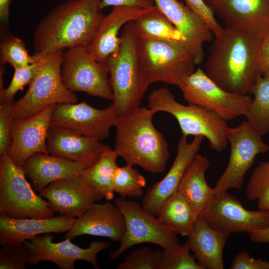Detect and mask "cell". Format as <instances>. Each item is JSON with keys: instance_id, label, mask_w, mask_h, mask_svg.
I'll use <instances>...</instances> for the list:
<instances>
[{"instance_id": "obj_44", "label": "cell", "mask_w": 269, "mask_h": 269, "mask_svg": "<svg viewBox=\"0 0 269 269\" xmlns=\"http://www.w3.org/2000/svg\"><path fill=\"white\" fill-rule=\"evenodd\" d=\"M12 0H0V31L8 30L10 6Z\"/></svg>"}, {"instance_id": "obj_42", "label": "cell", "mask_w": 269, "mask_h": 269, "mask_svg": "<svg viewBox=\"0 0 269 269\" xmlns=\"http://www.w3.org/2000/svg\"><path fill=\"white\" fill-rule=\"evenodd\" d=\"M258 64L260 75L269 72V32L260 42Z\"/></svg>"}, {"instance_id": "obj_25", "label": "cell", "mask_w": 269, "mask_h": 269, "mask_svg": "<svg viewBox=\"0 0 269 269\" xmlns=\"http://www.w3.org/2000/svg\"><path fill=\"white\" fill-rule=\"evenodd\" d=\"M229 235L212 228L203 217H198L186 243L203 269H223V249Z\"/></svg>"}, {"instance_id": "obj_43", "label": "cell", "mask_w": 269, "mask_h": 269, "mask_svg": "<svg viewBox=\"0 0 269 269\" xmlns=\"http://www.w3.org/2000/svg\"><path fill=\"white\" fill-rule=\"evenodd\" d=\"M102 8L113 6H132L145 7L154 5L153 0H101Z\"/></svg>"}, {"instance_id": "obj_21", "label": "cell", "mask_w": 269, "mask_h": 269, "mask_svg": "<svg viewBox=\"0 0 269 269\" xmlns=\"http://www.w3.org/2000/svg\"><path fill=\"white\" fill-rule=\"evenodd\" d=\"M46 146L48 154L76 162L87 168L98 160L108 145L50 124Z\"/></svg>"}, {"instance_id": "obj_35", "label": "cell", "mask_w": 269, "mask_h": 269, "mask_svg": "<svg viewBox=\"0 0 269 269\" xmlns=\"http://www.w3.org/2000/svg\"><path fill=\"white\" fill-rule=\"evenodd\" d=\"M190 251L186 242L163 249L157 269H203L191 256Z\"/></svg>"}, {"instance_id": "obj_20", "label": "cell", "mask_w": 269, "mask_h": 269, "mask_svg": "<svg viewBox=\"0 0 269 269\" xmlns=\"http://www.w3.org/2000/svg\"><path fill=\"white\" fill-rule=\"evenodd\" d=\"M154 5L186 38L185 44L196 64L202 62L205 42L214 34L205 21L178 0H153Z\"/></svg>"}, {"instance_id": "obj_45", "label": "cell", "mask_w": 269, "mask_h": 269, "mask_svg": "<svg viewBox=\"0 0 269 269\" xmlns=\"http://www.w3.org/2000/svg\"><path fill=\"white\" fill-rule=\"evenodd\" d=\"M250 239L255 243L269 244V226L249 233Z\"/></svg>"}, {"instance_id": "obj_37", "label": "cell", "mask_w": 269, "mask_h": 269, "mask_svg": "<svg viewBox=\"0 0 269 269\" xmlns=\"http://www.w3.org/2000/svg\"><path fill=\"white\" fill-rule=\"evenodd\" d=\"M161 251L142 248L131 252L117 269H157Z\"/></svg>"}, {"instance_id": "obj_41", "label": "cell", "mask_w": 269, "mask_h": 269, "mask_svg": "<svg viewBox=\"0 0 269 269\" xmlns=\"http://www.w3.org/2000/svg\"><path fill=\"white\" fill-rule=\"evenodd\" d=\"M231 269H269V261L261 259H255L248 253L241 251L238 253L232 262Z\"/></svg>"}, {"instance_id": "obj_34", "label": "cell", "mask_w": 269, "mask_h": 269, "mask_svg": "<svg viewBox=\"0 0 269 269\" xmlns=\"http://www.w3.org/2000/svg\"><path fill=\"white\" fill-rule=\"evenodd\" d=\"M246 197L249 201H257L259 209L269 210V161L260 162L253 171Z\"/></svg>"}, {"instance_id": "obj_5", "label": "cell", "mask_w": 269, "mask_h": 269, "mask_svg": "<svg viewBox=\"0 0 269 269\" xmlns=\"http://www.w3.org/2000/svg\"><path fill=\"white\" fill-rule=\"evenodd\" d=\"M148 107L155 113L164 112L177 121L182 135H201L208 139L210 146L218 152L223 151L228 141L225 135L227 122L214 112L199 105H184L176 101L167 87L153 90L148 97Z\"/></svg>"}, {"instance_id": "obj_10", "label": "cell", "mask_w": 269, "mask_h": 269, "mask_svg": "<svg viewBox=\"0 0 269 269\" xmlns=\"http://www.w3.org/2000/svg\"><path fill=\"white\" fill-rule=\"evenodd\" d=\"M225 135L230 145V155L225 170L213 188L215 194L241 188L256 156L269 150V145L263 141L262 135L247 121L235 128L227 127Z\"/></svg>"}, {"instance_id": "obj_16", "label": "cell", "mask_w": 269, "mask_h": 269, "mask_svg": "<svg viewBox=\"0 0 269 269\" xmlns=\"http://www.w3.org/2000/svg\"><path fill=\"white\" fill-rule=\"evenodd\" d=\"M226 25L242 30L258 41L269 32V0H204Z\"/></svg>"}, {"instance_id": "obj_27", "label": "cell", "mask_w": 269, "mask_h": 269, "mask_svg": "<svg viewBox=\"0 0 269 269\" xmlns=\"http://www.w3.org/2000/svg\"><path fill=\"white\" fill-rule=\"evenodd\" d=\"M209 165L208 158L198 153L184 173L177 190L197 217L206 214L215 196L213 188L208 185L205 179Z\"/></svg>"}, {"instance_id": "obj_15", "label": "cell", "mask_w": 269, "mask_h": 269, "mask_svg": "<svg viewBox=\"0 0 269 269\" xmlns=\"http://www.w3.org/2000/svg\"><path fill=\"white\" fill-rule=\"evenodd\" d=\"M203 217L212 228L229 234L239 232L249 233L269 226V210H248L227 191L215 194Z\"/></svg>"}, {"instance_id": "obj_36", "label": "cell", "mask_w": 269, "mask_h": 269, "mask_svg": "<svg viewBox=\"0 0 269 269\" xmlns=\"http://www.w3.org/2000/svg\"><path fill=\"white\" fill-rule=\"evenodd\" d=\"M42 58L35 63L14 69L12 80L6 88L3 87L2 82H0V103L14 101L15 94L31 82L39 68Z\"/></svg>"}, {"instance_id": "obj_32", "label": "cell", "mask_w": 269, "mask_h": 269, "mask_svg": "<svg viewBox=\"0 0 269 269\" xmlns=\"http://www.w3.org/2000/svg\"><path fill=\"white\" fill-rule=\"evenodd\" d=\"M0 68L6 63L13 69L28 65L39 61L44 55H30L21 38L8 31H0Z\"/></svg>"}, {"instance_id": "obj_17", "label": "cell", "mask_w": 269, "mask_h": 269, "mask_svg": "<svg viewBox=\"0 0 269 269\" xmlns=\"http://www.w3.org/2000/svg\"><path fill=\"white\" fill-rule=\"evenodd\" d=\"M56 105L49 106L30 117L13 120L7 153L17 166L22 167L25 160L35 153L48 154L46 140Z\"/></svg>"}, {"instance_id": "obj_23", "label": "cell", "mask_w": 269, "mask_h": 269, "mask_svg": "<svg viewBox=\"0 0 269 269\" xmlns=\"http://www.w3.org/2000/svg\"><path fill=\"white\" fill-rule=\"evenodd\" d=\"M146 7L121 5L114 6L111 11L101 21L94 37L86 48L97 61L105 62L112 54L118 51L120 38L119 32L128 22L135 20Z\"/></svg>"}, {"instance_id": "obj_11", "label": "cell", "mask_w": 269, "mask_h": 269, "mask_svg": "<svg viewBox=\"0 0 269 269\" xmlns=\"http://www.w3.org/2000/svg\"><path fill=\"white\" fill-rule=\"evenodd\" d=\"M61 76L65 87L75 92L113 100L109 74L105 62L96 60L82 47L64 50Z\"/></svg>"}, {"instance_id": "obj_12", "label": "cell", "mask_w": 269, "mask_h": 269, "mask_svg": "<svg viewBox=\"0 0 269 269\" xmlns=\"http://www.w3.org/2000/svg\"><path fill=\"white\" fill-rule=\"evenodd\" d=\"M189 104L203 107L225 121L245 116L252 98L228 92L217 85L198 67L178 86Z\"/></svg>"}, {"instance_id": "obj_22", "label": "cell", "mask_w": 269, "mask_h": 269, "mask_svg": "<svg viewBox=\"0 0 269 269\" xmlns=\"http://www.w3.org/2000/svg\"><path fill=\"white\" fill-rule=\"evenodd\" d=\"M125 230L124 215L115 204L109 202L103 204L94 203L76 219L64 237L71 240L80 235H89L121 242Z\"/></svg>"}, {"instance_id": "obj_2", "label": "cell", "mask_w": 269, "mask_h": 269, "mask_svg": "<svg viewBox=\"0 0 269 269\" xmlns=\"http://www.w3.org/2000/svg\"><path fill=\"white\" fill-rule=\"evenodd\" d=\"M101 0H65L53 7L36 26L34 54L82 47L92 41L104 16Z\"/></svg>"}, {"instance_id": "obj_38", "label": "cell", "mask_w": 269, "mask_h": 269, "mask_svg": "<svg viewBox=\"0 0 269 269\" xmlns=\"http://www.w3.org/2000/svg\"><path fill=\"white\" fill-rule=\"evenodd\" d=\"M30 259L24 243L2 245L0 249V269H25Z\"/></svg>"}, {"instance_id": "obj_14", "label": "cell", "mask_w": 269, "mask_h": 269, "mask_svg": "<svg viewBox=\"0 0 269 269\" xmlns=\"http://www.w3.org/2000/svg\"><path fill=\"white\" fill-rule=\"evenodd\" d=\"M53 238L51 233L45 234L23 242L29 252V264L50 261L61 269H74L75 262L82 260L90 263L94 268L99 269L97 255L111 245L109 241H95L91 243L89 247L82 248L73 243L69 238L54 243L52 242Z\"/></svg>"}, {"instance_id": "obj_13", "label": "cell", "mask_w": 269, "mask_h": 269, "mask_svg": "<svg viewBox=\"0 0 269 269\" xmlns=\"http://www.w3.org/2000/svg\"><path fill=\"white\" fill-rule=\"evenodd\" d=\"M113 104L99 109L85 101L55 105L51 124L73 131L84 136L102 141L120 119Z\"/></svg>"}, {"instance_id": "obj_31", "label": "cell", "mask_w": 269, "mask_h": 269, "mask_svg": "<svg viewBox=\"0 0 269 269\" xmlns=\"http://www.w3.org/2000/svg\"><path fill=\"white\" fill-rule=\"evenodd\" d=\"M251 94L254 98L245 116L263 136L269 133V72L258 76Z\"/></svg>"}, {"instance_id": "obj_8", "label": "cell", "mask_w": 269, "mask_h": 269, "mask_svg": "<svg viewBox=\"0 0 269 269\" xmlns=\"http://www.w3.org/2000/svg\"><path fill=\"white\" fill-rule=\"evenodd\" d=\"M0 156V215L16 219L52 217L54 212L35 192L22 167L7 153Z\"/></svg>"}, {"instance_id": "obj_40", "label": "cell", "mask_w": 269, "mask_h": 269, "mask_svg": "<svg viewBox=\"0 0 269 269\" xmlns=\"http://www.w3.org/2000/svg\"><path fill=\"white\" fill-rule=\"evenodd\" d=\"M186 5L208 26L214 35L220 34L223 27L215 18L214 13L204 0H185Z\"/></svg>"}, {"instance_id": "obj_19", "label": "cell", "mask_w": 269, "mask_h": 269, "mask_svg": "<svg viewBox=\"0 0 269 269\" xmlns=\"http://www.w3.org/2000/svg\"><path fill=\"white\" fill-rule=\"evenodd\" d=\"M187 136L181 135L178 141L177 153L170 169L160 181L154 183L142 197V206L153 214L168 198L177 192L182 178L196 155L204 137L194 136L189 142Z\"/></svg>"}, {"instance_id": "obj_1", "label": "cell", "mask_w": 269, "mask_h": 269, "mask_svg": "<svg viewBox=\"0 0 269 269\" xmlns=\"http://www.w3.org/2000/svg\"><path fill=\"white\" fill-rule=\"evenodd\" d=\"M260 43L246 32L226 25L215 35L205 65L206 74L228 92L251 94L260 75Z\"/></svg>"}, {"instance_id": "obj_9", "label": "cell", "mask_w": 269, "mask_h": 269, "mask_svg": "<svg viewBox=\"0 0 269 269\" xmlns=\"http://www.w3.org/2000/svg\"><path fill=\"white\" fill-rule=\"evenodd\" d=\"M114 202L124 215L126 230L119 247L110 254L111 259H116L133 246L141 243L156 244L163 249L180 244L175 231L135 201L121 197Z\"/></svg>"}, {"instance_id": "obj_3", "label": "cell", "mask_w": 269, "mask_h": 269, "mask_svg": "<svg viewBox=\"0 0 269 269\" xmlns=\"http://www.w3.org/2000/svg\"><path fill=\"white\" fill-rule=\"evenodd\" d=\"M155 113L140 106L120 117L115 126L114 149L127 164L157 174L164 171L170 153L166 140L153 124Z\"/></svg>"}, {"instance_id": "obj_30", "label": "cell", "mask_w": 269, "mask_h": 269, "mask_svg": "<svg viewBox=\"0 0 269 269\" xmlns=\"http://www.w3.org/2000/svg\"><path fill=\"white\" fill-rule=\"evenodd\" d=\"M118 157L115 150L107 146L98 160L90 167L82 170L80 174L107 200H112L115 196L113 183Z\"/></svg>"}, {"instance_id": "obj_4", "label": "cell", "mask_w": 269, "mask_h": 269, "mask_svg": "<svg viewBox=\"0 0 269 269\" xmlns=\"http://www.w3.org/2000/svg\"><path fill=\"white\" fill-rule=\"evenodd\" d=\"M118 51L106 60L113 94V105L120 117L140 106L149 85L142 71L140 38L134 21L128 22L120 36Z\"/></svg>"}, {"instance_id": "obj_7", "label": "cell", "mask_w": 269, "mask_h": 269, "mask_svg": "<svg viewBox=\"0 0 269 269\" xmlns=\"http://www.w3.org/2000/svg\"><path fill=\"white\" fill-rule=\"evenodd\" d=\"M140 59L144 78L179 86L195 71L194 57L183 42L140 39Z\"/></svg>"}, {"instance_id": "obj_29", "label": "cell", "mask_w": 269, "mask_h": 269, "mask_svg": "<svg viewBox=\"0 0 269 269\" xmlns=\"http://www.w3.org/2000/svg\"><path fill=\"white\" fill-rule=\"evenodd\" d=\"M155 216L183 237L189 235L197 218L191 206L178 192L163 203Z\"/></svg>"}, {"instance_id": "obj_28", "label": "cell", "mask_w": 269, "mask_h": 269, "mask_svg": "<svg viewBox=\"0 0 269 269\" xmlns=\"http://www.w3.org/2000/svg\"><path fill=\"white\" fill-rule=\"evenodd\" d=\"M140 39H154L185 43L186 38L155 5L146 7L145 11L134 21Z\"/></svg>"}, {"instance_id": "obj_33", "label": "cell", "mask_w": 269, "mask_h": 269, "mask_svg": "<svg viewBox=\"0 0 269 269\" xmlns=\"http://www.w3.org/2000/svg\"><path fill=\"white\" fill-rule=\"evenodd\" d=\"M134 166L127 164L118 166L113 178V190L121 198H141L144 195L142 189L146 183L145 177Z\"/></svg>"}, {"instance_id": "obj_24", "label": "cell", "mask_w": 269, "mask_h": 269, "mask_svg": "<svg viewBox=\"0 0 269 269\" xmlns=\"http://www.w3.org/2000/svg\"><path fill=\"white\" fill-rule=\"evenodd\" d=\"M76 221L62 215L46 218L16 219L0 215V243H23L40 234L67 232Z\"/></svg>"}, {"instance_id": "obj_26", "label": "cell", "mask_w": 269, "mask_h": 269, "mask_svg": "<svg viewBox=\"0 0 269 269\" xmlns=\"http://www.w3.org/2000/svg\"><path fill=\"white\" fill-rule=\"evenodd\" d=\"M22 168L33 189L38 192L54 181L77 177L85 169L76 162L43 153L29 157Z\"/></svg>"}, {"instance_id": "obj_18", "label": "cell", "mask_w": 269, "mask_h": 269, "mask_svg": "<svg viewBox=\"0 0 269 269\" xmlns=\"http://www.w3.org/2000/svg\"><path fill=\"white\" fill-rule=\"evenodd\" d=\"M39 193L54 212L75 218L80 217L93 203L104 198L80 175L54 181Z\"/></svg>"}, {"instance_id": "obj_6", "label": "cell", "mask_w": 269, "mask_h": 269, "mask_svg": "<svg viewBox=\"0 0 269 269\" xmlns=\"http://www.w3.org/2000/svg\"><path fill=\"white\" fill-rule=\"evenodd\" d=\"M63 51L43 55L27 92L15 102L14 119L30 117L53 104L77 103L76 95L65 87L61 79Z\"/></svg>"}, {"instance_id": "obj_39", "label": "cell", "mask_w": 269, "mask_h": 269, "mask_svg": "<svg viewBox=\"0 0 269 269\" xmlns=\"http://www.w3.org/2000/svg\"><path fill=\"white\" fill-rule=\"evenodd\" d=\"M14 112L15 101L0 103V155L7 153L10 145V128Z\"/></svg>"}]
</instances>
